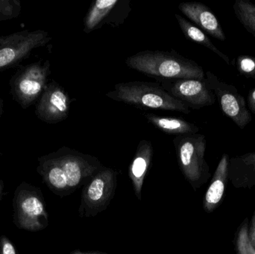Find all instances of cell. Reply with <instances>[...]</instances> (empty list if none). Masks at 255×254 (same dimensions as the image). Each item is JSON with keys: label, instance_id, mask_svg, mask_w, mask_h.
<instances>
[{"label": "cell", "instance_id": "6da1fadb", "mask_svg": "<svg viewBox=\"0 0 255 254\" xmlns=\"http://www.w3.org/2000/svg\"><path fill=\"white\" fill-rule=\"evenodd\" d=\"M37 171L43 183L60 197H65L84 186L103 169L95 157L68 147L40 157Z\"/></svg>", "mask_w": 255, "mask_h": 254}, {"label": "cell", "instance_id": "7a4b0ae2", "mask_svg": "<svg viewBox=\"0 0 255 254\" xmlns=\"http://www.w3.org/2000/svg\"><path fill=\"white\" fill-rule=\"evenodd\" d=\"M126 64L129 68L157 79H205V72L193 60L177 52L143 51L128 57Z\"/></svg>", "mask_w": 255, "mask_h": 254}, {"label": "cell", "instance_id": "3957f363", "mask_svg": "<svg viewBox=\"0 0 255 254\" xmlns=\"http://www.w3.org/2000/svg\"><path fill=\"white\" fill-rule=\"evenodd\" d=\"M106 96L140 109L173 110L189 114L190 107L168 93L161 85L145 82L118 84Z\"/></svg>", "mask_w": 255, "mask_h": 254}, {"label": "cell", "instance_id": "277c9868", "mask_svg": "<svg viewBox=\"0 0 255 254\" xmlns=\"http://www.w3.org/2000/svg\"><path fill=\"white\" fill-rule=\"evenodd\" d=\"M178 165L186 180L195 191L211 177L209 166L205 161L207 141L203 134H185L173 139Z\"/></svg>", "mask_w": 255, "mask_h": 254}, {"label": "cell", "instance_id": "5b68a950", "mask_svg": "<svg viewBox=\"0 0 255 254\" xmlns=\"http://www.w3.org/2000/svg\"><path fill=\"white\" fill-rule=\"evenodd\" d=\"M13 222L16 228L38 232L49 225V215L40 188L22 182L15 189L13 198Z\"/></svg>", "mask_w": 255, "mask_h": 254}, {"label": "cell", "instance_id": "8992f818", "mask_svg": "<svg viewBox=\"0 0 255 254\" xmlns=\"http://www.w3.org/2000/svg\"><path fill=\"white\" fill-rule=\"evenodd\" d=\"M51 74L50 62L46 60L19 66L9 81L10 93L22 109L32 105L41 96Z\"/></svg>", "mask_w": 255, "mask_h": 254}, {"label": "cell", "instance_id": "52a82bcc", "mask_svg": "<svg viewBox=\"0 0 255 254\" xmlns=\"http://www.w3.org/2000/svg\"><path fill=\"white\" fill-rule=\"evenodd\" d=\"M118 172L103 167L83 186L79 213L81 218H93L109 207L116 192Z\"/></svg>", "mask_w": 255, "mask_h": 254}, {"label": "cell", "instance_id": "ba28073f", "mask_svg": "<svg viewBox=\"0 0 255 254\" xmlns=\"http://www.w3.org/2000/svg\"><path fill=\"white\" fill-rule=\"evenodd\" d=\"M52 37L44 30H23L0 36V73L19 65L34 49L43 47Z\"/></svg>", "mask_w": 255, "mask_h": 254}, {"label": "cell", "instance_id": "9c48e42d", "mask_svg": "<svg viewBox=\"0 0 255 254\" xmlns=\"http://www.w3.org/2000/svg\"><path fill=\"white\" fill-rule=\"evenodd\" d=\"M205 79L225 115L230 118L241 129L252 122V113L247 108V101L234 85L225 83L217 76L208 71Z\"/></svg>", "mask_w": 255, "mask_h": 254}, {"label": "cell", "instance_id": "30bf717a", "mask_svg": "<svg viewBox=\"0 0 255 254\" xmlns=\"http://www.w3.org/2000/svg\"><path fill=\"white\" fill-rule=\"evenodd\" d=\"M162 87L172 97L182 101L189 107L199 109L212 105L216 96L206 79H158Z\"/></svg>", "mask_w": 255, "mask_h": 254}, {"label": "cell", "instance_id": "8fae6325", "mask_svg": "<svg viewBox=\"0 0 255 254\" xmlns=\"http://www.w3.org/2000/svg\"><path fill=\"white\" fill-rule=\"evenodd\" d=\"M70 102V96L64 88L55 81H52L36 104V116L45 123L62 122L68 117Z\"/></svg>", "mask_w": 255, "mask_h": 254}, {"label": "cell", "instance_id": "7c38bea8", "mask_svg": "<svg viewBox=\"0 0 255 254\" xmlns=\"http://www.w3.org/2000/svg\"><path fill=\"white\" fill-rule=\"evenodd\" d=\"M178 9L202 31L217 40H226L221 24L206 4L198 1H185L180 3Z\"/></svg>", "mask_w": 255, "mask_h": 254}, {"label": "cell", "instance_id": "4fadbf2b", "mask_svg": "<svg viewBox=\"0 0 255 254\" xmlns=\"http://www.w3.org/2000/svg\"><path fill=\"white\" fill-rule=\"evenodd\" d=\"M229 155L224 154L219 162L213 175L209 187L205 192L203 199L204 210L207 213H211L221 204L229 181Z\"/></svg>", "mask_w": 255, "mask_h": 254}, {"label": "cell", "instance_id": "5bb4252c", "mask_svg": "<svg viewBox=\"0 0 255 254\" xmlns=\"http://www.w3.org/2000/svg\"><path fill=\"white\" fill-rule=\"evenodd\" d=\"M152 158L153 147L151 142L141 140L128 169L129 178L131 180L135 195L139 201L142 199V185L151 166Z\"/></svg>", "mask_w": 255, "mask_h": 254}, {"label": "cell", "instance_id": "9a60e30c", "mask_svg": "<svg viewBox=\"0 0 255 254\" xmlns=\"http://www.w3.org/2000/svg\"><path fill=\"white\" fill-rule=\"evenodd\" d=\"M229 179L237 189L255 187V152L231 158Z\"/></svg>", "mask_w": 255, "mask_h": 254}, {"label": "cell", "instance_id": "2e32d148", "mask_svg": "<svg viewBox=\"0 0 255 254\" xmlns=\"http://www.w3.org/2000/svg\"><path fill=\"white\" fill-rule=\"evenodd\" d=\"M145 118L149 123L166 134L179 136L198 134L199 131L197 125L190 123L182 118L167 117L154 114H147Z\"/></svg>", "mask_w": 255, "mask_h": 254}, {"label": "cell", "instance_id": "e0dca14e", "mask_svg": "<svg viewBox=\"0 0 255 254\" xmlns=\"http://www.w3.org/2000/svg\"><path fill=\"white\" fill-rule=\"evenodd\" d=\"M119 3V0H97L93 2L84 20V31L90 33L100 28Z\"/></svg>", "mask_w": 255, "mask_h": 254}, {"label": "cell", "instance_id": "ac0fdd59", "mask_svg": "<svg viewBox=\"0 0 255 254\" xmlns=\"http://www.w3.org/2000/svg\"><path fill=\"white\" fill-rule=\"evenodd\" d=\"M175 16L178 21V25L181 28V31L187 39L208 48L210 50L217 54L219 57H220L226 64L230 65V59H229V56L216 47L215 45L212 43L209 37L205 34V31H202L196 25L192 23L191 22L187 20L183 16H180L179 14H175Z\"/></svg>", "mask_w": 255, "mask_h": 254}, {"label": "cell", "instance_id": "d6986e66", "mask_svg": "<svg viewBox=\"0 0 255 254\" xmlns=\"http://www.w3.org/2000/svg\"><path fill=\"white\" fill-rule=\"evenodd\" d=\"M233 8L243 26L255 37V4L248 0H236Z\"/></svg>", "mask_w": 255, "mask_h": 254}, {"label": "cell", "instance_id": "ffe728a7", "mask_svg": "<svg viewBox=\"0 0 255 254\" xmlns=\"http://www.w3.org/2000/svg\"><path fill=\"white\" fill-rule=\"evenodd\" d=\"M249 219H246L240 228L235 237L236 254H255V249L249 240Z\"/></svg>", "mask_w": 255, "mask_h": 254}, {"label": "cell", "instance_id": "44dd1931", "mask_svg": "<svg viewBox=\"0 0 255 254\" xmlns=\"http://www.w3.org/2000/svg\"><path fill=\"white\" fill-rule=\"evenodd\" d=\"M21 10L22 4L19 0H0V22L17 17Z\"/></svg>", "mask_w": 255, "mask_h": 254}, {"label": "cell", "instance_id": "7402d4cb", "mask_svg": "<svg viewBox=\"0 0 255 254\" xmlns=\"http://www.w3.org/2000/svg\"><path fill=\"white\" fill-rule=\"evenodd\" d=\"M236 67L240 74L247 78L255 79V57L240 55L237 58Z\"/></svg>", "mask_w": 255, "mask_h": 254}, {"label": "cell", "instance_id": "603a6c76", "mask_svg": "<svg viewBox=\"0 0 255 254\" xmlns=\"http://www.w3.org/2000/svg\"><path fill=\"white\" fill-rule=\"evenodd\" d=\"M0 254H18L12 242L5 236L0 237Z\"/></svg>", "mask_w": 255, "mask_h": 254}, {"label": "cell", "instance_id": "cb8c5ba5", "mask_svg": "<svg viewBox=\"0 0 255 254\" xmlns=\"http://www.w3.org/2000/svg\"><path fill=\"white\" fill-rule=\"evenodd\" d=\"M248 237L250 244L255 249V210L252 218L251 223L249 226Z\"/></svg>", "mask_w": 255, "mask_h": 254}, {"label": "cell", "instance_id": "d4e9b609", "mask_svg": "<svg viewBox=\"0 0 255 254\" xmlns=\"http://www.w3.org/2000/svg\"><path fill=\"white\" fill-rule=\"evenodd\" d=\"M247 101H248L249 108H250V111L255 115V87L249 92Z\"/></svg>", "mask_w": 255, "mask_h": 254}, {"label": "cell", "instance_id": "484cf974", "mask_svg": "<svg viewBox=\"0 0 255 254\" xmlns=\"http://www.w3.org/2000/svg\"><path fill=\"white\" fill-rule=\"evenodd\" d=\"M70 254H108L106 253H103V252H80V251L76 250L74 251V252H71Z\"/></svg>", "mask_w": 255, "mask_h": 254}, {"label": "cell", "instance_id": "4316f807", "mask_svg": "<svg viewBox=\"0 0 255 254\" xmlns=\"http://www.w3.org/2000/svg\"><path fill=\"white\" fill-rule=\"evenodd\" d=\"M4 188V182H3V180H0V198H1V195H2Z\"/></svg>", "mask_w": 255, "mask_h": 254}, {"label": "cell", "instance_id": "83f0119b", "mask_svg": "<svg viewBox=\"0 0 255 254\" xmlns=\"http://www.w3.org/2000/svg\"><path fill=\"white\" fill-rule=\"evenodd\" d=\"M3 113V100L0 98V119H1V116Z\"/></svg>", "mask_w": 255, "mask_h": 254}, {"label": "cell", "instance_id": "f1b7e54d", "mask_svg": "<svg viewBox=\"0 0 255 254\" xmlns=\"http://www.w3.org/2000/svg\"><path fill=\"white\" fill-rule=\"evenodd\" d=\"M1 155H2V153H1V151H0V159H1Z\"/></svg>", "mask_w": 255, "mask_h": 254}]
</instances>
